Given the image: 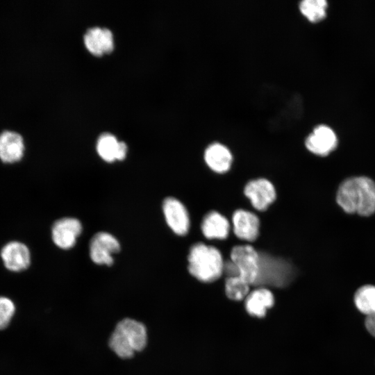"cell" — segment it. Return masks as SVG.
<instances>
[{"mask_svg":"<svg viewBox=\"0 0 375 375\" xmlns=\"http://www.w3.org/2000/svg\"><path fill=\"white\" fill-rule=\"evenodd\" d=\"M147 344L146 326L135 319L124 318L119 321L110 335L108 345L119 358H132L135 352L143 350Z\"/></svg>","mask_w":375,"mask_h":375,"instance_id":"7a4b0ae2","label":"cell"},{"mask_svg":"<svg viewBox=\"0 0 375 375\" xmlns=\"http://www.w3.org/2000/svg\"><path fill=\"white\" fill-rule=\"evenodd\" d=\"M336 201L347 213L370 216L375 212V182L364 176L347 178L338 187Z\"/></svg>","mask_w":375,"mask_h":375,"instance_id":"6da1fadb","label":"cell"},{"mask_svg":"<svg viewBox=\"0 0 375 375\" xmlns=\"http://www.w3.org/2000/svg\"><path fill=\"white\" fill-rule=\"evenodd\" d=\"M190 274L204 283H211L223 274L224 260L219 250L202 242L193 244L188 256Z\"/></svg>","mask_w":375,"mask_h":375,"instance_id":"3957f363","label":"cell"},{"mask_svg":"<svg viewBox=\"0 0 375 375\" xmlns=\"http://www.w3.org/2000/svg\"><path fill=\"white\" fill-rule=\"evenodd\" d=\"M223 274H226V278L240 276L238 267L231 259L224 261Z\"/></svg>","mask_w":375,"mask_h":375,"instance_id":"603a6c76","label":"cell"},{"mask_svg":"<svg viewBox=\"0 0 375 375\" xmlns=\"http://www.w3.org/2000/svg\"><path fill=\"white\" fill-rule=\"evenodd\" d=\"M338 144L336 133L326 124L316 126L305 140L306 149L319 156L329 155L337 148Z\"/></svg>","mask_w":375,"mask_h":375,"instance_id":"8992f818","label":"cell"},{"mask_svg":"<svg viewBox=\"0 0 375 375\" xmlns=\"http://www.w3.org/2000/svg\"><path fill=\"white\" fill-rule=\"evenodd\" d=\"M230 223L227 218L216 210H211L203 217L201 229L207 239L224 240L229 235Z\"/></svg>","mask_w":375,"mask_h":375,"instance_id":"2e32d148","label":"cell"},{"mask_svg":"<svg viewBox=\"0 0 375 375\" xmlns=\"http://www.w3.org/2000/svg\"><path fill=\"white\" fill-rule=\"evenodd\" d=\"M4 266L12 272H21L31 264V253L26 244L12 241L5 244L1 251Z\"/></svg>","mask_w":375,"mask_h":375,"instance_id":"7c38bea8","label":"cell"},{"mask_svg":"<svg viewBox=\"0 0 375 375\" xmlns=\"http://www.w3.org/2000/svg\"><path fill=\"white\" fill-rule=\"evenodd\" d=\"M230 259L238 269L240 276L249 285H255L260 270V254L250 244L234 246Z\"/></svg>","mask_w":375,"mask_h":375,"instance_id":"277c9868","label":"cell"},{"mask_svg":"<svg viewBox=\"0 0 375 375\" xmlns=\"http://www.w3.org/2000/svg\"><path fill=\"white\" fill-rule=\"evenodd\" d=\"M249 285L240 276L226 278L225 282L226 294L232 300H242L249 294Z\"/></svg>","mask_w":375,"mask_h":375,"instance_id":"44dd1931","label":"cell"},{"mask_svg":"<svg viewBox=\"0 0 375 375\" xmlns=\"http://www.w3.org/2000/svg\"><path fill=\"white\" fill-rule=\"evenodd\" d=\"M119 249L118 240L106 232L96 233L90 243V258L98 265H111L113 263L112 254L118 252Z\"/></svg>","mask_w":375,"mask_h":375,"instance_id":"ba28073f","label":"cell"},{"mask_svg":"<svg viewBox=\"0 0 375 375\" xmlns=\"http://www.w3.org/2000/svg\"><path fill=\"white\" fill-rule=\"evenodd\" d=\"M97 151L103 160L110 162L124 160L126 155L127 146L125 142L118 141L114 135L105 133L98 138Z\"/></svg>","mask_w":375,"mask_h":375,"instance_id":"e0dca14e","label":"cell"},{"mask_svg":"<svg viewBox=\"0 0 375 375\" xmlns=\"http://www.w3.org/2000/svg\"><path fill=\"white\" fill-rule=\"evenodd\" d=\"M24 152V139L19 133L10 130L0 133V159L2 162H17L23 157Z\"/></svg>","mask_w":375,"mask_h":375,"instance_id":"4fadbf2b","label":"cell"},{"mask_svg":"<svg viewBox=\"0 0 375 375\" xmlns=\"http://www.w3.org/2000/svg\"><path fill=\"white\" fill-rule=\"evenodd\" d=\"M299 8L308 21L316 23L326 17L328 2L326 0H303L300 2Z\"/></svg>","mask_w":375,"mask_h":375,"instance_id":"ffe728a7","label":"cell"},{"mask_svg":"<svg viewBox=\"0 0 375 375\" xmlns=\"http://www.w3.org/2000/svg\"><path fill=\"white\" fill-rule=\"evenodd\" d=\"M203 158L208 167L218 174L228 172L233 162L231 151L225 145L219 142L209 144L205 149Z\"/></svg>","mask_w":375,"mask_h":375,"instance_id":"9a60e30c","label":"cell"},{"mask_svg":"<svg viewBox=\"0 0 375 375\" xmlns=\"http://www.w3.org/2000/svg\"><path fill=\"white\" fill-rule=\"evenodd\" d=\"M291 274L290 267L287 263L262 253L260 254V270L255 285L281 286L288 283Z\"/></svg>","mask_w":375,"mask_h":375,"instance_id":"5b68a950","label":"cell"},{"mask_svg":"<svg viewBox=\"0 0 375 375\" xmlns=\"http://www.w3.org/2000/svg\"><path fill=\"white\" fill-rule=\"evenodd\" d=\"M251 206L257 210L265 211L276 200V192L272 183L265 178L247 183L243 190Z\"/></svg>","mask_w":375,"mask_h":375,"instance_id":"52a82bcc","label":"cell"},{"mask_svg":"<svg viewBox=\"0 0 375 375\" xmlns=\"http://www.w3.org/2000/svg\"><path fill=\"white\" fill-rule=\"evenodd\" d=\"M166 222L178 235H185L190 228V217L185 206L174 197L166 198L162 204Z\"/></svg>","mask_w":375,"mask_h":375,"instance_id":"9c48e42d","label":"cell"},{"mask_svg":"<svg viewBox=\"0 0 375 375\" xmlns=\"http://www.w3.org/2000/svg\"><path fill=\"white\" fill-rule=\"evenodd\" d=\"M365 327L368 332L375 338V315L366 317Z\"/></svg>","mask_w":375,"mask_h":375,"instance_id":"cb8c5ba5","label":"cell"},{"mask_svg":"<svg viewBox=\"0 0 375 375\" xmlns=\"http://www.w3.org/2000/svg\"><path fill=\"white\" fill-rule=\"evenodd\" d=\"M81 222L73 217L61 218L52 226V239L58 247L68 249L74 246L78 236L81 234Z\"/></svg>","mask_w":375,"mask_h":375,"instance_id":"30bf717a","label":"cell"},{"mask_svg":"<svg viewBox=\"0 0 375 375\" xmlns=\"http://www.w3.org/2000/svg\"><path fill=\"white\" fill-rule=\"evenodd\" d=\"M15 311L12 301L6 297H0V330L9 324Z\"/></svg>","mask_w":375,"mask_h":375,"instance_id":"7402d4cb","label":"cell"},{"mask_svg":"<svg viewBox=\"0 0 375 375\" xmlns=\"http://www.w3.org/2000/svg\"><path fill=\"white\" fill-rule=\"evenodd\" d=\"M88 50L95 56L109 53L114 48V38L112 31L107 28L92 27L89 28L83 37Z\"/></svg>","mask_w":375,"mask_h":375,"instance_id":"5bb4252c","label":"cell"},{"mask_svg":"<svg viewBox=\"0 0 375 375\" xmlns=\"http://www.w3.org/2000/svg\"><path fill=\"white\" fill-rule=\"evenodd\" d=\"M354 303L367 317L375 315V286L365 285L359 288L354 294Z\"/></svg>","mask_w":375,"mask_h":375,"instance_id":"d6986e66","label":"cell"},{"mask_svg":"<svg viewBox=\"0 0 375 375\" xmlns=\"http://www.w3.org/2000/svg\"><path fill=\"white\" fill-rule=\"evenodd\" d=\"M273 294L267 288L256 289L246 297L245 306L247 311L252 316L262 317L267 309L274 305Z\"/></svg>","mask_w":375,"mask_h":375,"instance_id":"ac0fdd59","label":"cell"},{"mask_svg":"<svg viewBox=\"0 0 375 375\" xmlns=\"http://www.w3.org/2000/svg\"><path fill=\"white\" fill-rule=\"evenodd\" d=\"M233 231L235 235L242 240L254 242L258 235L260 220L252 212L238 209L232 215Z\"/></svg>","mask_w":375,"mask_h":375,"instance_id":"8fae6325","label":"cell"}]
</instances>
